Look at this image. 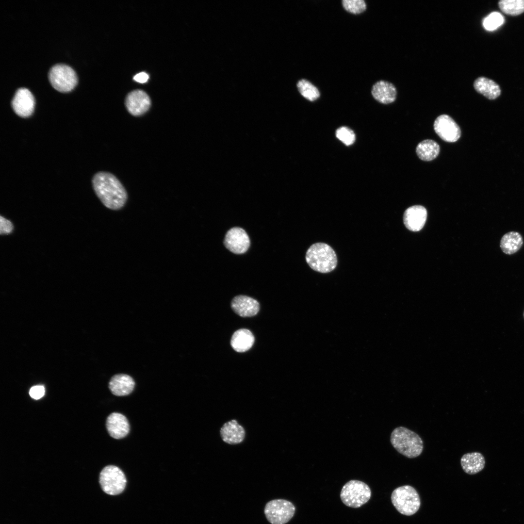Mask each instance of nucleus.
<instances>
[{"mask_svg": "<svg viewBox=\"0 0 524 524\" xmlns=\"http://www.w3.org/2000/svg\"><path fill=\"white\" fill-rule=\"evenodd\" d=\"M336 136L346 146L353 144L355 141V135L353 131L346 127L338 128L336 131Z\"/></svg>", "mask_w": 524, "mask_h": 524, "instance_id": "28", "label": "nucleus"}, {"mask_svg": "<svg viewBox=\"0 0 524 524\" xmlns=\"http://www.w3.org/2000/svg\"><path fill=\"white\" fill-rule=\"evenodd\" d=\"M371 491L365 483L357 480L348 481L343 487L340 498L346 506L358 508L366 504L370 499Z\"/></svg>", "mask_w": 524, "mask_h": 524, "instance_id": "5", "label": "nucleus"}, {"mask_svg": "<svg viewBox=\"0 0 524 524\" xmlns=\"http://www.w3.org/2000/svg\"><path fill=\"white\" fill-rule=\"evenodd\" d=\"M106 428L109 435L116 439L125 437L130 431V425L127 418L118 412H113L107 417Z\"/></svg>", "mask_w": 524, "mask_h": 524, "instance_id": "13", "label": "nucleus"}, {"mask_svg": "<svg viewBox=\"0 0 524 524\" xmlns=\"http://www.w3.org/2000/svg\"><path fill=\"white\" fill-rule=\"evenodd\" d=\"M498 6L507 15L517 16L524 12V0H501Z\"/></svg>", "mask_w": 524, "mask_h": 524, "instance_id": "24", "label": "nucleus"}, {"mask_svg": "<svg viewBox=\"0 0 524 524\" xmlns=\"http://www.w3.org/2000/svg\"><path fill=\"white\" fill-rule=\"evenodd\" d=\"M297 87L301 95L310 101H314L320 96L318 89L307 80H300L297 83Z\"/></svg>", "mask_w": 524, "mask_h": 524, "instance_id": "25", "label": "nucleus"}, {"mask_svg": "<svg viewBox=\"0 0 524 524\" xmlns=\"http://www.w3.org/2000/svg\"><path fill=\"white\" fill-rule=\"evenodd\" d=\"M371 93L374 98L382 104L393 102L396 99V89L392 83L381 80L372 86Z\"/></svg>", "mask_w": 524, "mask_h": 524, "instance_id": "17", "label": "nucleus"}, {"mask_svg": "<svg viewBox=\"0 0 524 524\" xmlns=\"http://www.w3.org/2000/svg\"><path fill=\"white\" fill-rule=\"evenodd\" d=\"M504 18L498 12H492L485 17L483 21L484 28L487 31H493L502 25Z\"/></svg>", "mask_w": 524, "mask_h": 524, "instance_id": "26", "label": "nucleus"}, {"mask_svg": "<svg viewBox=\"0 0 524 524\" xmlns=\"http://www.w3.org/2000/svg\"><path fill=\"white\" fill-rule=\"evenodd\" d=\"M231 307L237 314L243 317L255 316L260 310V304L256 300L243 295L234 297L231 301Z\"/></svg>", "mask_w": 524, "mask_h": 524, "instance_id": "14", "label": "nucleus"}, {"mask_svg": "<svg viewBox=\"0 0 524 524\" xmlns=\"http://www.w3.org/2000/svg\"><path fill=\"white\" fill-rule=\"evenodd\" d=\"M523 244L522 235L516 231H509L505 234L500 240V246L506 254L511 255L517 252Z\"/></svg>", "mask_w": 524, "mask_h": 524, "instance_id": "22", "label": "nucleus"}, {"mask_svg": "<svg viewBox=\"0 0 524 524\" xmlns=\"http://www.w3.org/2000/svg\"><path fill=\"white\" fill-rule=\"evenodd\" d=\"M436 133L443 140L450 143L458 141L461 135V130L457 123L447 115L439 116L434 123Z\"/></svg>", "mask_w": 524, "mask_h": 524, "instance_id": "9", "label": "nucleus"}, {"mask_svg": "<svg viewBox=\"0 0 524 524\" xmlns=\"http://www.w3.org/2000/svg\"><path fill=\"white\" fill-rule=\"evenodd\" d=\"M427 217V212L421 205H414L408 208L404 214V223L408 229L418 231L424 227Z\"/></svg>", "mask_w": 524, "mask_h": 524, "instance_id": "15", "label": "nucleus"}, {"mask_svg": "<svg viewBox=\"0 0 524 524\" xmlns=\"http://www.w3.org/2000/svg\"><path fill=\"white\" fill-rule=\"evenodd\" d=\"M12 108L18 116L26 118L33 113L35 99L32 93L28 89L20 88L17 90L11 102Z\"/></svg>", "mask_w": 524, "mask_h": 524, "instance_id": "11", "label": "nucleus"}, {"mask_svg": "<svg viewBox=\"0 0 524 524\" xmlns=\"http://www.w3.org/2000/svg\"><path fill=\"white\" fill-rule=\"evenodd\" d=\"M92 183L95 194L106 208L118 210L124 206L128 199L127 192L114 175L98 172L93 176Z\"/></svg>", "mask_w": 524, "mask_h": 524, "instance_id": "1", "label": "nucleus"}, {"mask_svg": "<svg viewBox=\"0 0 524 524\" xmlns=\"http://www.w3.org/2000/svg\"><path fill=\"white\" fill-rule=\"evenodd\" d=\"M133 379L126 374H117L113 376L109 383L112 393L116 396H125L130 394L134 389Z\"/></svg>", "mask_w": 524, "mask_h": 524, "instance_id": "18", "label": "nucleus"}, {"mask_svg": "<svg viewBox=\"0 0 524 524\" xmlns=\"http://www.w3.org/2000/svg\"><path fill=\"white\" fill-rule=\"evenodd\" d=\"M474 87L479 94L489 99H494L501 94L499 85L494 81L484 77L477 78L474 82Z\"/></svg>", "mask_w": 524, "mask_h": 524, "instance_id": "21", "label": "nucleus"}, {"mask_svg": "<svg viewBox=\"0 0 524 524\" xmlns=\"http://www.w3.org/2000/svg\"><path fill=\"white\" fill-rule=\"evenodd\" d=\"M126 108L133 116H140L146 113L151 106L148 95L141 90H135L129 93L125 98Z\"/></svg>", "mask_w": 524, "mask_h": 524, "instance_id": "12", "label": "nucleus"}, {"mask_svg": "<svg viewBox=\"0 0 524 524\" xmlns=\"http://www.w3.org/2000/svg\"><path fill=\"white\" fill-rule=\"evenodd\" d=\"M416 152L418 157L424 161L435 159L440 152V146L435 141L426 139L419 143L416 147Z\"/></svg>", "mask_w": 524, "mask_h": 524, "instance_id": "23", "label": "nucleus"}, {"mask_svg": "<svg viewBox=\"0 0 524 524\" xmlns=\"http://www.w3.org/2000/svg\"><path fill=\"white\" fill-rule=\"evenodd\" d=\"M99 482L105 493L116 495L123 491L126 487L127 479L124 473L118 467L108 465L100 473Z\"/></svg>", "mask_w": 524, "mask_h": 524, "instance_id": "6", "label": "nucleus"}, {"mask_svg": "<svg viewBox=\"0 0 524 524\" xmlns=\"http://www.w3.org/2000/svg\"><path fill=\"white\" fill-rule=\"evenodd\" d=\"M30 396L37 400L42 397L45 394V388L42 385H36L32 387L29 391Z\"/></svg>", "mask_w": 524, "mask_h": 524, "instance_id": "30", "label": "nucleus"}, {"mask_svg": "<svg viewBox=\"0 0 524 524\" xmlns=\"http://www.w3.org/2000/svg\"></svg>", "mask_w": 524, "mask_h": 524, "instance_id": "32", "label": "nucleus"}, {"mask_svg": "<svg viewBox=\"0 0 524 524\" xmlns=\"http://www.w3.org/2000/svg\"><path fill=\"white\" fill-rule=\"evenodd\" d=\"M391 501L396 509L406 516L415 514L421 505L418 492L410 485H404L395 489L391 494Z\"/></svg>", "mask_w": 524, "mask_h": 524, "instance_id": "4", "label": "nucleus"}, {"mask_svg": "<svg viewBox=\"0 0 524 524\" xmlns=\"http://www.w3.org/2000/svg\"><path fill=\"white\" fill-rule=\"evenodd\" d=\"M342 3L346 11L354 14H360L367 8L366 3L363 0H343Z\"/></svg>", "mask_w": 524, "mask_h": 524, "instance_id": "27", "label": "nucleus"}, {"mask_svg": "<svg viewBox=\"0 0 524 524\" xmlns=\"http://www.w3.org/2000/svg\"><path fill=\"white\" fill-rule=\"evenodd\" d=\"M224 244L231 252L236 254H242L248 249L250 241L246 231L242 228L234 227L229 229L226 234Z\"/></svg>", "mask_w": 524, "mask_h": 524, "instance_id": "10", "label": "nucleus"}, {"mask_svg": "<svg viewBox=\"0 0 524 524\" xmlns=\"http://www.w3.org/2000/svg\"><path fill=\"white\" fill-rule=\"evenodd\" d=\"M305 259L311 269L321 273L333 271L338 262L334 249L329 245L322 242L311 245L306 252Z\"/></svg>", "mask_w": 524, "mask_h": 524, "instance_id": "2", "label": "nucleus"}, {"mask_svg": "<svg viewBox=\"0 0 524 524\" xmlns=\"http://www.w3.org/2000/svg\"><path fill=\"white\" fill-rule=\"evenodd\" d=\"M255 341L254 336L248 329L242 328L236 330L232 335L230 344L238 352H245L250 349Z\"/></svg>", "mask_w": 524, "mask_h": 524, "instance_id": "20", "label": "nucleus"}, {"mask_svg": "<svg viewBox=\"0 0 524 524\" xmlns=\"http://www.w3.org/2000/svg\"><path fill=\"white\" fill-rule=\"evenodd\" d=\"M0 233L1 235H7L11 233L14 229L12 223L5 217L0 216Z\"/></svg>", "mask_w": 524, "mask_h": 524, "instance_id": "29", "label": "nucleus"}, {"mask_svg": "<svg viewBox=\"0 0 524 524\" xmlns=\"http://www.w3.org/2000/svg\"><path fill=\"white\" fill-rule=\"evenodd\" d=\"M295 508L289 501L274 499L267 502L264 512L268 521L272 524H285L294 516Z\"/></svg>", "mask_w": 524, "mask_h": 524, "instance_id": "8", "label": "nucleus"}, {"mask_svg": "<svg viewBox=\"0 0 524 524\" xmlns=\"http://www.w3.org/2000/svg\"><path fill=\"white\" fill-rule=\"evenodd\" d=\"M49 79L55 89L63 93L72 90L78 82L75 71L70 66L62 64H56L50 68Z\"/></svg>", "mask_w": 524, "mask_h": 524, "instance_id": "7", "label": "nucleus"}, {"mask_svg": "<svg viewBox=\"0 0 524 524\" xmlns=\"http://www.w3.org/2000/svg\"><path fill=\"white\" fill-rule=\"evenodd\" d=\"M390 441L393 446L400 454L408 458L420 456L424 448L421 437L414 431L399 426L392 431Z\"/></svg>", "mask_w": 524, "mask_h": 524, "instance_id": "3", "label": "nucleus"}, {"mask_svg": "<svg viewBox=\"0 0 524 524\" xmlns=\"http://www.w3.org/2000/svg\"><path fill=\"white\" fill-rule=\"evenodd\" d=\"M220 432L222 440L229 444L240 443L243 441L245 437L244 427L235 420L225 423L221 427Z\"/></svg>", "mask_w": 524, "mask_h": 524, "instance_id": "16", "label": "nucleus"}, {"mask_svg": "<svg viewBox=\"0 0 524 524\" xmlns=\"http://www.w3.org/2000/svg\"><path fill=\"white\" fill-rule=\"evenodd\" d=\"M149 78L147 74L145 72H142L138 73L133 77V79L136 81L140 83H145L147 82Z\"/></svg>", "mask_w": 524, "mask_h": 524, "instance_id": "31", "label": "nucleus"}, {"mask_svg": "<svg viewBox=\"0 0 524 524\" xmlns=\"http://www.w3.org/2000/svg\"><path fill=\"white\" fill-rule=\"evenodd\" d=\"M460 464L463 470L466 474L475 475L484 469L485 465V459L480 453H468L461 457Z\"/></svg>", "mask_w": 524, "mask_h": 524, "instance_id": "19", "label": "nucleus"}]
</instances>
